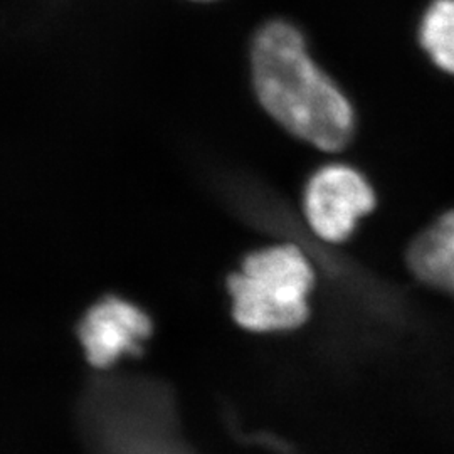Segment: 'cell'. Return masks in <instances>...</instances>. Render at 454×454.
<instances>
[{"label": "cell", "instance_id": "cell-4", "mask_svg": "<svg viewBox=\"0 0 454 454\" xmlns=\"http://www.w3.org/2000/svg\"><path fill=\"white\" fill-rule=\"evenodd\" d=\"M150 332L145 311L116 296L95 303L78 328L86 357L97 367H108L127 354H140Z\"/></svg>", "mask_w": 454, "mask_h": 454}, {"label": "cell", "instance_id": "cell-6", "mask_svg": "<svg viewBox=\"0 0 454 454\" xmlns=\"http://www.w3.org/2000/svg\"><path fill=\"white\" fill-rule=\"evenodd\" d=\"M419 43L431 63L454 78V0H434L422 16Z\"/></svg>", "mask_w": 454, "mask_h": 454}, {"label": "cell", "instance_id": "cell-1", "mask_svg": "<svg viewBox=\"0 0 454 454\" xmlns=\"http://www.w3.org/2000/svg\"><path fill=\"white\" fill-rule=\"evenodd\" d=\"M251 73L261 105L281 127L328 152L348 145L356 131L352 103L313 61L293 22L273 19L256 31Z\"/></svg>", "mask_w": 454, "mask_h": 454}, {"label": "cell", "instance_id": "cell-2", "mask_svg": "<svg viewBox=\"0 0 454 454\" xmlns=\"http://www.w3.org/2000/svg\"><path fill=\"white\" fill-rule=\"evenodd\" d=\"M315 273L298 246H273L249 254L229 278L236 322L253 332H281L309 317Z\"/></svg>", "mask_w": 454, "mask_h": 454}, {"label": "cell", "instance_id": "cell-3", "mask_svg": "<svg viewBox=\"0 0 454 454\" xmlns=\"http://www.w3.org/2000/svg\"><path fill=\"white\" fill-rule=\"evenodd\" d=\"M377 206L369 179L352 165L332 163L309 180L305 191V215L311 231L325 243L347 241L360 219Z\"/></svg>", "mask_w": 454, "mask_h": 454}, {"label": "cell", "instance_id": "cell-7", "mask_svg": "<svg viewBox=\"0 0 454 454\" xmlns=\"http://www.w3.org/2000/svg\"><path fill=\"white\" fill-rule=\"evenodd\" d=\"M189 2H194V4H214L217 0H189Z\"/></svg>", "mask_w": 454, "mask_h": 454}, {"label": "cell", "instance_id": "cell-5", "mask_svg": "<svg viewBox=\"0 0 454 454\" xmlns=\"http://www.w3.org/2000/svg\"><path fill=\"white\" fill-rule=\"evenodd\" d=\"M406 262L411 275L424 286L454 296V207L411 241Z\"/></svg>", "mask_w": 454, "mask_h": 454}]
</instances>
